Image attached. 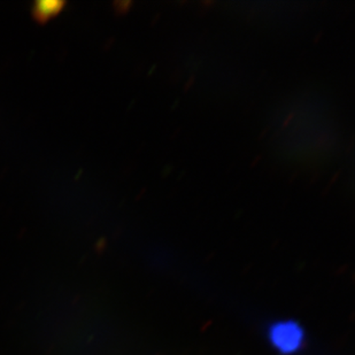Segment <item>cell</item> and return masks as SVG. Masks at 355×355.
<instances>
[{"mask_svg": "<svg viewBox=\"0 0 355 355\" xmlns=\"http://www.w3.org/2000/svg\"><path fill=\"white\" fill-rule=\"evenodd\" d=\"M272 340L283 352L297 349L302 340V332L293 323H281L272 330Z\"/></svg>", "mask_w": 355, "mask_h": 355, "instance_id": "1", "label": "cell"}]
</instances>
